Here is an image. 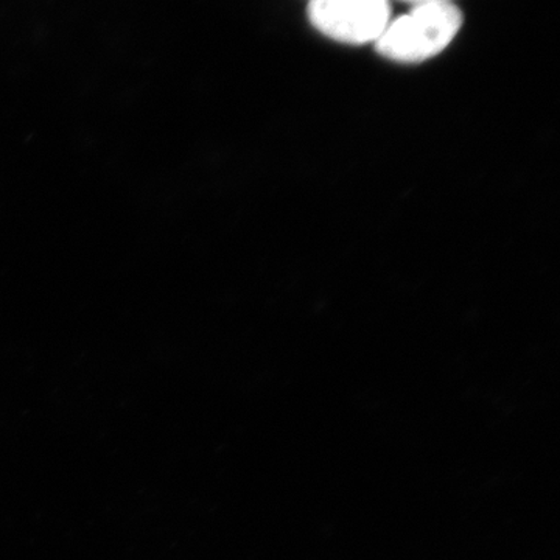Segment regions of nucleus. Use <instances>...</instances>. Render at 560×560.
<instances>
[{"label": "nucleus", "mask_w": 560, "mask_h": 560, "mask_svg": "<svg viewBox=\"0 0 560 560\" xmlns=\"http://www.w3.org/2000/svg\"><path fill=\"white\" fill-rule=\"evenodd\" d=\"M463 13L452 2L420 3L389 21L375 50L386 60L422 62L440 55L458 35Z\"/></svg>", "instance_id": "obj_1"}, {"label": "nucleus", "mask_w": 560, "mask_h": 560, "mask_svg": "<svg viewBox=\"0 0 560 560\" xmlns=\"http://www.w3.org/2000/svg\"><path fill=\"white\" fill-rule=\"evenodd\" d=\"M308 21L327 38L361 46L375 43L390 21L389 0H308Z\"/></svg>", "instance_id": "obj_2"}, {"label": "nucleus", "mask_w": 560, "mask_h": 560, "mask_svg": "<svg viewBox=\"0 0 560 560\" xmlns=\"http://www.w3.org/2000/svg\"><path fill=\"white\" fill-rule=\"evenodd\" d=\"M404 2H410L412 5H420V3L451 2V0H404Z\"/></svg>", "instance_id": "obj_3"}]
</instances>
